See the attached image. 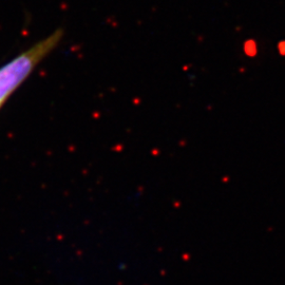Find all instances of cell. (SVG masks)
Returning <instances> with one entry per match:
<instances>
[{
    "mask_svg": "<svg viewBox=\"0 0 285 285\" xmlns=\"http://www.w3.org/2000/svg\"><path fill=\"white\" fill-rule=\"evenodd\" d=\"M63 33L56 31L0 69V107L34 68L60 41Z\"/></svg>",
    "mask_w": 285,
    "mask_h": 285,
    "instance_id": "1",
    "label": "cell"
}]
</instances>
